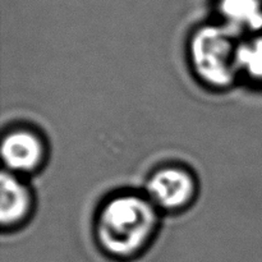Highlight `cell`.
Instances as JSON below:
<instances>
[{
  "label": "cell",
  "instance_id": "cell-1",
  "mask_svg": "<svg viewBox=\"0 0 262 262\" xmlns=\"http://www.w3.org/2000/svg\"><path fill=\"white\" fill-rule=\"evenodd\" d=\"M158 225V207L148 197L122 194L109 200L100 210L96 239L107 256L128 261L143 252Z\"/></svg>",
  "mask_w": 262,
  "mask_h": 262
},
{
  "label": "cell",
  "instance_id": "cell-2",
  "mask_svg": "<svg viewBox=\"0 0 262 262\" xmlns=\"http://www.w3.org/2000/svg\"><path fill=\"white\" fill-rule=\"evenodd\" d=\"M237 48L229 28L207 26L191 40L189 55L197 77L207 86L227 89L237 76Z\"/></svg>",
  "mask_w": 262,
  "mask_h": 262
},
{
  "label": "cell",
  "instance_id": "cell-3",
  "mask_svg": "<svg viewBox=\"0 0 262 262\" xmlns=\"http://www.w3.org/2000/svg\"><path fill=\"white\" fill-rule=\"evenodd\" d=\"M196 179L188 170L168 166L156 170L147 182V197L158 209L178 211L193 201Z\"/></svg>",
  "mask_w": 262,
  "mask_h": 262
},
{
  "label": "cell",
  "instance_id": "cell-4",
  "mask_svg": "<svg viewBox=\"0 0 262 262\" xmlns=\"http://www.w3.org/2000/svg\"><path fill=\"white\" fill-rule=\"evenodd\" d=\"M45 152L40 136L28 129L12 130L2 143L3 161L10 173L35 171L43 163Z\"/></svg>",
  "mask_w": 262,
  "mask_h": 262
},
{
  "label": "cell",
  "instance_id": "cell-5",
  "mask_svg": "<svg viewBox=\"0 0 262 262\" xmlns=\"http://www.w3.org/2000/svg\"><path fill=\"white\" fill-rule=\"evenodd\" d=\"M0 222L3 228H12L25 222L32 209V196L14 173L4 170L0 178Z\"/></svg>",
  "mask_w": 262,
  "mask_h": 262
},
{
  "label": "cell",
  "instance_id": "cell-6",
  "mask_svg": "<svg viewBox=\"0 0 262 262\" xmlns=\"http://www.w3.org/2000/svg\"><path fill=\"white\" fill-rule=\"evenodd\" d=\"M220 12L232 27L252 31L260 30L262 27L260 0H222Z\"/></svg>",
  "mask_w": 262,
  "mask_h": 262
},
{
  "label": "cell",
  "instance_id": "cell-7",
  "mask_svg": "<svg viewBox=\"0 0 262 262\" xmlns=\"http://www.w3.org/2000/svg\"><path fill=\"white\" fill-rule=\"evenodd\" d=\"M237 67L250 78L262 81V37L238 45Z\"/></svg>",
  "mask_w": 262,
  "mask_h": 262
}]
</instances>
